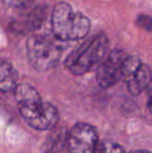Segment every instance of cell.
Returning <instances> with one entry per match:
<instances>
[{"instance_id": "5b68a950", "label": "cell", "mask_w": 152, "mask_h": 153, "mask_svg": "<svg viewBox=\"0 0 152 153\" xmlns=\"http://www.w3.org/2000/svg\"><path fill=\"white\" fill-rule=\"evenodd\" d=\"M129 55L124 50H112L99 64L96 73L97 82L102 89L114 87L120 80H125Z\"/></svg>"}, {"instance_id": "9c48e42d", "label": "cell", "mask_w": 152, "mask_h": 153, "mask_svg": "<svg viewBox=\"0 0 152 153\" xmlns=\"http://www.w3.org/2000/svg\"><path fill=\"white\" fill-rule=\"evenodd\" d=\"M18 85V74L10 62L0 59V92H14Z\"/></svg>"}, {"instance_id": "7c38bea8", "label": "cell", "mask_w": 152, "mask_h": 153, "mask_svg": "<svg viewBox=\"0 0 152 153\" xmlns=\"http://www.w3.org/2000/svg\"><path fill=\"white\" fill-rule=\"evenodd\" d=\"M136 24L143 29L151 30L152 29V18L149 16H147V15H141V16H139Z\"/></svg>"}, {"instance_id": "30bf717a", "label": "cell", "mask_w": 152, "mask_h": 153, "mask_svg": "<svg viewBox=\"0 0 152 153\" xmlns=\"http://www.w3.org/2000/svg\"><path fill=\"white\" fill-rule=\"evenodd\" d=\"M67 134L63 132H55L49 137L48 141L45 143V152L46 153H56L64 146H66Z\"/></svg>"}, {"instance_id": "277c9868", "label": "cell", "mask_w": 152, "mask_h": 153, "mask_svg": "<svg viewBox=\"0 0 152 153\" xmlns=\"http://www.w3.org/2000/svg\"><path fill=\"white\" fill-rule=\"evenodd\" d=\"M55 38L42 33H33L26 41V53L33 69L45 72L59 65L63 55V47Z\"/></svg>"}, {"instance_id": "6da1fadb", "label": "cell", "mask_w": 152, "mask_h": 153, "mask_svg": "<svg viewBox=\"0 0 152 153\" xmlns=\"http://www.w3.org/2000/svg\"><path fill=\"white\" fill-rule=\"evenodd\" d=\"M14 94L19 113L27 125L40 131L55 128L59 120V111L53 104L43 101L33 85L20 83Z\"/></svg>"}, {"instance_id": "8fae6325", "label": "cell", "mask_w": 152, "mask_h": 153, "mask_svg": "<svg viewBox=\"0 0 152 153\" xmlns=\"http://www.w3.org/2000/svg\"><path fill=\"white\" fill-rule=\"evenodd\" d=\"M94 153H126L124 148L112 141H103L98 143Z\"/></svg>"}, {"instance_id": "9a60e30c", "label": "cell", "mask_w": 152, "mask_h": 153, "mask_svg": "<svg viewBox=\"0 0 152 153\" xmlns=\"http://www.w3.org/2000/svg\"><path fill=\"white\" fill-rule=\"evenodd\" d=\"M130 153H150V152L146 151V150H134V151H132Z\"/></svg>"}, {"instance_id": "5bb4252c", "label": "cell", "mask_w": 152, "mask_h": 153, "mask_svg": "<svg viewBox=\"0 0 152 153\" xmlns=\"http://www.w3.org/2000/svg\"><path fill=\"white\" fill-rule=\"evenodd\" d=\"M147 107H148L149 111L152 114V89L150 90L148 94V99H147Z\"/></svg>"}, {"instance_id": "ba28073f", "label": "cell", "mask_w": 152, "mask_h": 153, "mask_svg": "<svg viewBox=\"0 0 152 153\" xmlns=\"http://www.w3.org/2000/svg\"><path fill=\"white\" fill-rule=\"evenodd\" d=\"M152 80V71L146 64H141L127 78L125 79L128 92L133 96H138L148 88Z\"/></svg>"}, {"instance_id": "52a82bcc", "label": "cell", "mask_w": 152, "mask_h": 153, "mask_svg": "<svg viewBox=\"0 0 152 153\" xmlns=\"http://www.w3.org/2000/svg\"><path fill=\"white\" fill-rule=\"evenodd\" d=\"M46 18V7L44 5H38L26 10L19 18L10 23V28L18 33H28L35 31L41 27Z\"/></svg>"}, {"instance_id": "3957f363", "label": "cell", "mask_w": 152, "mask_h": 153, "mask_svg": "<svg viewBox=\"0 0 152 153\" xmlns=\"http://www.w3.org/2000/svg\"><path fill=\"white\" fill-rule=\"evenodd\" d=\"M108 45V38L103 32L83 41L65 59L66 68L74 75H85L99 66L105 57Z\"/></svg>"}, {"instance_id": "8992f818", "label": "cell", "mask_w": 152, "mask_h": 153, "mask_svg": "<svg viewBox=\"0 0 152 153\" xmlns=\"http://www.w3.org/2000/svg\"><path fill=\"white\" fill-rule=\"evenodd\" d=\"M97 145V131L87 123H76L67 133L68 153H94Z\"/></svg>"}, {"instance_id": "7a4b0ae2", "label": "cell", "mask_w": 152, "mask_h": 153, "mask_svg": "<svg viewBox=\"0 0 152 153\" xmlns=\"http://www.w3.org/2000/svg\"><path fill=\"white\" fill-rule=\"evenodd\" d=\"M51 29L59 42L81 40L89 33L91 21L81 13L75 12L68 2L59 1L52 10Z\"/></svg>"}, {"instance_id": "4fadbf2b", "label": "cell", "mask_w": 152, "mask_h": 153, "mask_svg": "<svg viewBox=\"0 0 152 153\" xmlns=\"http://www.w3.org/2000/svg\"><path fill=\"white\" fill-rule=\"evenodd\" d=\"M4 3L7 5L16 6V7H23V6H28L30 3H33L35 0H2Z\"/></svg>"}]
</instances>
